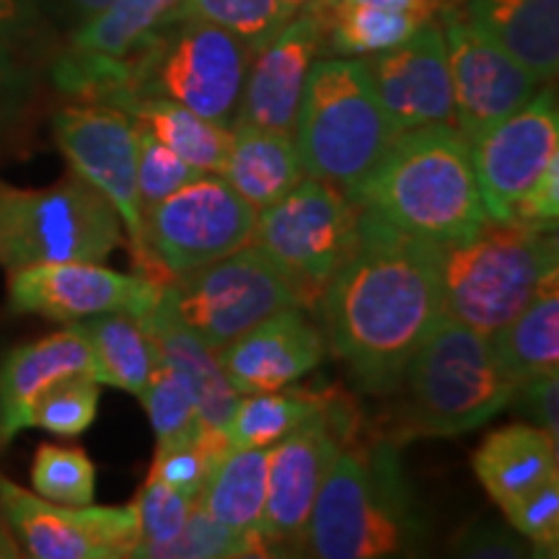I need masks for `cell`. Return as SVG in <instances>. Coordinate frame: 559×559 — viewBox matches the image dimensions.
Instances as JSON below:
<instances>
[{"mask_svg": "<svg viewBox=\"0 0 559 559\" xmlns=\"http://www.w3.org/2000/svg\"><path fill=\"white\" fill-rule=\"evenodd\" d=\"M326 347L366 394H394L417 347L445 319L438 257L358 207L353 249L317 304Z\"/></svg>", "mask_w": 559, "mask_h": 559, "instance_id": "cell-1", "label": "cell"}, {"mask_svg": "<svg viewBox=\"0 0 559 559\" xmlns=\"http://www.w3.org/2000/svg\"><path fill=\"white\" fill-rule=\"evenodd\" d=\"M347 198L355 207L432 247L469 241L489 223L472 145L451 122L400 132Z\"/></svg>", "mask_w": 559, "mask_h": 559, "instance_id": "cell-2", "label": "cell"}, {"mask_svg": "<svg viewBox=\"0 0 559 559\" xmlns=\"http://www.w3.org/2000/svg\"><path fill=\"white\" fill-rule=\"evenodd\" d=\"M430 515L412 487L396 440H349L313 502L306 557H417L430 544Z\"/></svg>", "mask_w": 559, "mask_h": 559, "instance_id": "cell-3", "label": "cell"}, {"mask_svg": "<svg viewBox=\"0 0 559 559\" xmlns=\"http://www.w3.org/2000/svg\"><path fill=\"white\" fill-rule=\"evenodd\" d=\"M400 130L376 94L362 58H319L306 79L293 128L298 156L309 177L349 194Z\"/></svg>", "mask_w": 559, "mask_h": 559, "instance_id": "cell-4", "label": "cell"}, {"mask_svg": "<svg viewBox=\"0 0 559 559\" xmlns=\"http://www.w3.org/2000/svg\"><path fill=\"white\" fill-rule=\"evenodd\" d=\"M402 430L412 438H453L477 430L513 402L515 386L485 334L445 317L404 368Z\"/></svg>", "mask_w": 559, "mask_h": 559, "instance_id": "cell-5", "label": "cell"}, {"mask_svg": "<svg viewBox=\"0 0 559 559\" xmlns=\"http://www.w3.org/2000/svg\"><path fill=\"white\" fill-rule=\"evenodd\" d=\"M445 317L469 330L495 334L549 280L559 251L549 230L487 223L469 241L436 247Z\"/></svg>", "mask_w": 559, "mask_h": 559, "instance_id": "cell-6", "label": "cell"}, {"mask_svg": "<svg viewBox=\"0 0 559 559\" xmlns=\"http://www.w3.org/2000/svg\"><path fill=\"white\" fill-rule=\"evenodd\" d=\"M122 241L117 210L73 171L52 187L0 179V267L104 262Z\"/></svg>", "mask_w": 559, "mask_h": 559, "instance_id": "cell-7", "label": "cell"}, {"mask_svg": "<svg viewBox=\"0 0 559 559\" xmlns=\"http://www.w3.org/2000/svg\"><path fill=\"white\" fill-rule=\"evenodd\" d=\"M251 50L239 37L205 21H174L130 55V96H160L230 128L239 111Z\"/></svg>", "mask_w": 559, "mask_h": 559, "instance_id": "cell-8", "label": "cell"}, {"mask_svg": "<svg viewBox=\"0 0 559 559\" xmlns=\"http://www.w3.org/2000/svg\"><path fill=\"white\" fill-rule=\"evenodd\" d=\"M174 311L218 353L272 313L313 309L304 283L257 241L166 285Z\"/></svg>", "mask_w": 559, "mask_h": 559, "instance_id": "cell-9", "label": "cell"}, {"mask_svg": "<svg viewBox=\"0 0 559 559\" xmlns=\"http://www.w3.org/2000/svg\"><path fill=\"white\" fill-rule=\"evenodd\" d=\"M251 207L221 174H202L143 213L138 275L169 285L254 239Z\"/></svg>", "mask_w": 559, "mask_h": 559, "instance_id": "cell-10", "label": "cell"}, {"mask_svg": "<svg viewBox=\"0 0 559 559\" xmlns=\"http://www.w3.org/2000/svg\"><path fill=\"white\" fill-rule=\"evenodd\" d=\"M349 404L326 394L309 419L272 445L260 539L267 557H306L313 502L337 453L358 430Z\"/></svg>", "mask_w": 559, "mask_h": 559, "instance_id": "cell-11", "label": "cell"}, {"mask_svg": "<svg viewBox=\"0 0 559 559\" xmlns=\"http://www.w3.org/2000/svg\"><path fill=\"white\" fill-rule=\"evenodd\" d=\"M358 230V207L330 181L304 177L272 205L257 210L254 239L309 290L317 309L321 290L337 272Z\"/></svg>", "mask_w": 559, "mask_h": 559, "instance_id": "cell-12", "label": "cell"}, {"mask_svg": "<svg viewBox=\"0 0 559 559\" xmlns=\"http://www.w3.org/2000/svg\"><path fill=\"white\" fill-rule=\"evenodd\" d=\"M52 135L70 171L117 210L138 267L143 260V205L138 194L135 120L111 104L75 102L52 117Z\"/></svg>", "mask_w": 559, "mask_h": 559, "instance_id": "cell-13", "label": "cell"}, {"mask_svg": "<svg viewBox=\"0 0 559 559\" xmlns=\"http://www.w3.org/2000/svg\"><path fill=\"white\" fill-rule=\"evenodd\" d=\"M0 513L34 559H124L138 547L132 506H60L0 474Z\"/></svg>", "mask_w": 559, "mask_h": 559, "instance_id": "cell-14", "label": "cell"}, {"mask_svg": "<svg viewBox=\"0 0 559 559\" xmlns=\"http://www.w3.org/2000/svg\"><path fill=\"white\" fill-rule=\"evenodd\" d=\"M472 164L489 223L510 226L513 210L559 158V109L547 83L519 111L472 140Z\"/></svg>", "mask_w": 559, "mask_h": 559, "instance_id": "cell-15", "label": "cell"}, {"mask_svg": "<svg viewBox=\"0 0 559 559\" xmlns=\"http://www.w3.org/2000/svg\"><path fill=\"white\" fill-rule=\"evenodd\" d=\"M166 285L104 267V262H50L9 270V309L73 324L99 313L143 319Z\"/></svg>", "mask_w": 559, "mask_h": 559, "instance_id": "cell-16", "label": "cell"}, {"mask_svg": "<svg viewBox=\"0 0 559 559\" xmlns=\"http://www.w3.org/2000/svg\"><path fill=\"white\" fill-rule=\"evenodd\" d=\"M453 88V124L466 140L519 111L544 86L526 66L481 34L451 3L440 11Z\"/></svg>", "mask_w": 559, "mask_h": 559, "instance_id": "cell-17", "label": "cell"}, {"mask_svg": "<svg viewBox=\"0 0 559 559\" xmlns=\"http://www.w3.org/2000/svg\"><path fill=\"white\" fill-rule=\"evenodd\" d=\"M326 41V3L300 9L288 24L251 55L236 122L290 132L311 66Z\"/></svg>", "mask_w": 559, "mask_h": 559, "instance_id": "cell-18", "label": "cell"}, {"mask_svg": "<svg viewBox=\"0 0 559 559\" xmlns=\"http://www.w3.org/2000/svg\"><path fill=\"white\" fill-rule=\"evenodd\" d=\"M362 60L396 130L436 122L453 124L449 52L438 19L419 26L402 45Z\"/></svg>", "mask_w": 559, "mask_h": 559, "instance_id": "cell-19", "label": "cell"}, {"mask_svg": "<svg viewBox=\"0 0 559 559\" xmlns=\"http://www.w3.org/2000/svg\"><path fill=\"white\" fill-rule=\"evenodd\" d=\"M326 355L324 330L306 309L272 313L218 349V362L239 396L277 391L309 376Z\"/></svg>", "mask_w": 559, "mask_h": 559, "instance_id": "cell-20", "label": "cell"}, {"mask_svg": "<svg viewBox=\"0 0 559 559\" xmlns=\"http://www.w3.org/2000/svg\"><path fill=\"white\" fill-rule=\"evenodd\" d=\"M79 373L96 379L94 353L75 321L66 330L11 349L0 366V445L29 428L32 407L41 391Z\"/></svg>", "mask_w": 559, "mask_h": 559, "instance_id": "cell-21", "label": "cell"}, {"mask_svg": "<svg viewBox=\"0 0 559 559\" xmlns=\"http://www.w3.org/2000/svg\"><path fill=\"white\" fill-rule=\"evenodd\" d=\"M143 330L156 345L158 360L169 366L174 373L190 389L194 407H198L200 423L207 432H223L234 412L239 394L230 386L226 373H223L218 353H213L198 334H194L179 313L174 311L169 296H164L156 304V309L138 319Z\"/></svg>", "mask_w": 559, "mask_h": 559, "instance_id": "cell-22", "label": "cell"}, {"mask_svg": "<svg viewBox=\"0 0 559 559\" xmlns=\"http://www.w3.org/2000/svg\"><path fill=\"white\" fill-rule=\"evenodd\" d=\"M557 443L547 430L531 423L492 430L474 451V474L502 513L523 495L559 474Z\"/></svg>", "mask_w": 559, "mask_h": 559, "instance_id": "cell-23", "label": "cell"}, {"mask_svg": "<svg viewBox=\"0 0 559 559\" xmlns=\"http://www.w3.org/2000/svg\"><path fill=\"white\" fill-rule=\"evenodd\" d=\"M464 16L536 79H557L559 0H466Z\"/></svg>", "mask_w": 559, "mask_h": 559, "instance_id": "cell-24", "label": "cell"}, {"mask_svg": "<svg viewBox=\"0 0 559 559\" xmlns=\"http://www.w3.org/2000/svg\"><path fill=\"white\" fill-rule=\"evenodd\" d=\"M221 177L251 207L262 210L285 198L309 174L290 132L236 122L230 124V145Z\"/></svg>", "mask_w": 559, "mask_h": 559, "instance_id": "cell-25", "label": "cell"}, {"mask_svg": "<svg viewBox=\"0 0 559 559\" xmlns=\"http://www.w3.org/2000/svg\"><path fill=\"white\" fill-rule=\"evenodd\" d=\"M489 345L500 370L515 389L534 376L559 370L557 280H549L502 330L489 334Z\"/></svg>", "mask_w": 559, "mask_h": 559, "instance_id": "cell-26", "label": "cell"}, {"mask_svg": "<svg viewBox=\"0 0 559 559\" xmlns=\"http://www.w3.org/2000/svg\"><path fill=\"white\" fill-rule=\"evenodd\" d=\"M270 451L228 445L210 466L205 485L194 502L215 521L243 534L260 536L262 510L267 500Z\"/></svg>", "mask_w": 559, "mask_h": 559, "instance_id": "cell-27", "label": "cell"}, {"mask_svg": "<svg viewBox=\"0 0 559 559\" xmlns=\"http://www.w3.org/2000/svg\"><path fill=\"white\" fill-rule=\"evenodd\" d=\"M83 337L88 340L96 362V381L102 386H115L132 396L143 394L153 368L158 366V353L143 324L130 313H99L83 321Z\"/></svg>", "mask_w": 559, "mask_h": 559, "instance_id": "cell-28", "label": "cell"}, {"mask_svg": "<svg viewBox=\"0 0 559 559\" xmlns=\"http://www.w3.org/2000/svg\"><path fill=\"white\" fill-rule=\"evenodd\" d=\"M128 115L187 164L198 166L205 174L223 171L230 145V128L226 124L194 115L192 109L171 99H160V96L135 102Z\"/></svg>", "mask_w": 559, "mask_h": 559, "instance_id": "cell-29", "label": "cell"}, {"mask_svg": "<svg viewBox=\"0 0 559 559\" xmlns=\"http://www.w3.org/2000/svg\"><path fill=\"white\" fill-rule=\"evenodd\" d=\"M181 0H109L102 11L81 21L70 39V50L102 55V58H130L166 26Z\"/></svg>", "mask_w": 559, "mask_h": 559, "instance_id": "cell-30", "label": "cell"}, {"mask_svg": "<svg viewBox=\"0 0 559 559\" xmlns=\"http://www.w3.org/2000/svg\"><path fill=\"white\" fill-rule=\"evenodd\" d=\"M324 400V391L290 386L243 394L230 412L223 436L234 449H272L309 419Z\"/></svg>", "mask_w": 559, "mask_h": 559, "instance_id": "cell-31", "label": "cell"}, {"mask_svg": "<svg viewBox=\"0 0 559 559\" xmlns=\"http://www.w3.org/2000/svg\"><path fill=\"white\" fill-rule=\"evenodd\" d=\"M423 24L428 21L415 13L326 0L324 50L334 58H370L407 41Z\"/></svg>", "mask_w": 559, "mask_h": 559, "instance_id": "cell-32", "label": "cell"}, {"mask_svg": "<svg viewBox=\"0 0 559 559\" xmlns=\"http://www.w3.org/2000/svg\"><path fill=\"white\" fill-rule=\"evenodd\" d=\"M296 16L283 0H181L174 21H205L239 37L254 55Z\"/></svg>", "mask_w": 559, "mask_h": 559, "instance_id": "cell-33", "label": "cell"}, {"mask_svg": "<svg viewBox=\"0 0 559 559\" xmlns=\"http://www.w3.org/2000/svg\"><path fill=\"white\" fill-rule=\"evenodd\" d=\"M267 557L260 536L243 534L207 515L198 502L190 510L185 528L169 544L151 549L145 559H247Z\"/></svg>", "mask_w": 559, "mask_h": 559, "instance_id": "cell-34", "label": "cell"}, {"mask_svg": "<svg viewBox=\"0 0 559 559\" xmlns=\"http://www.w3.org/2000/svg\"><path fill=\"white\" fill-rule=\"evenodd\" d=\"M32 489L60 506H91L96 495V466L83 449L41 443L32 461Z\"/></svg>", "mask_w": 559, "mask_h": 559, "instance_id": "cell-35", "label": "cell"}, {"mask_svg": "<svg viewBox=\"0 0 559 559\" xmlns=\"http://www.w3.org/2000/svg\"><path fill=\"white\" fill-rule=\"evenodd\" d=\"M140 400H143V407L151 417L158 449L185 443V440H194L205 432L187 383L160 360L158 366L153 368Z\"/></svg>", "mask_w": 559, "mask_h": 559, "instance_id": "cell-36", "label": "cell"}, {"mask_svg": "<svg viewBox=\"0 0 559 559\" xmlns=\"http://www.w3.org/2000/svg\"><path fill=\"white\" fill-rule=\"evenodd\" d=\"M102 383L88 373L68 376L45 389L34 402L29 428H39L62 438H75L86 432L99 415Z\"/></svg>", "mask_w": 559, "mask_h": 559, "instance_id": "cell-37", "label": "cell"}, {"mask_svg": "<svg viewBox=\"0 0 559 559\" xmlns=\"http://www.w3.org/2000/svg\"><path fill=\"white\" fill-rule=\"evenodd\" d=\"M228 449V440L223 432H202L200 438L185 440V443L156 449L148 479L171 487L174 492L185 495L192 502L198 500L202 485H205L210 466L215 459Z\"/></svg>", "mask_w": 559, "mask_h": 559, "instance_id": "cell-38", "label": "cell"}, {"mask_svg": "<svg viewBox=\"0 0 559 559\" xmlns=\"http://www.w3.org/2000/svg\"><path fill=\"white\" fill-rule=\"evenodd\" d=\"M132 508L138 515V547L132 557L145 559L151 549L169 544L185 528L194 502L156 479H145Z\"/></svg>", "mask_w": 559, "mask_h": 559, "instance_id": "cell-39", "label": "cell"}, {"mask_svg": "<svg viewBox=\"0 0 559 559\" xmlns=\"http://www.w3.org/2000/svg\"><path fill=\"white\" fill-rule=\"evenodd\" d=\"M202 174L205 171L187 164L171 148H166L153 132L138 124V194L143 213L156 202L181 190L185 185H190V181L200 179Z\"/></svg>", "mask_w": 559, "mask_h": 559, "instance_id": "cell-40", "label": "cell"}, {"mask_svg": "<svg viewBox=\"0 0 559 559\" xmlns=\"http://www.w3.org/2000/svg\"><path fill=\"white\" fill-rule=\"evenodd\" d=\"M502 515L528 542L531 557L555 559L559 555V474L523 495Z\"/></svg>", "mask_w": 559, "mask_h": 559, "instance_id": "cell-41", "label": "cell"}, {"mask_svg": "<svg viewBox=\"0 0 559 559\" xmlns=\"http://www.w3.org/2000/svg\"><path fill=\"white\" fill-rule=\"evenodd\" d=\"M453 557L466 559H523L531 557V547L523 536L498 519H474L456 531L449 544Z\"/></svg>", "mask_w": 559, "mask_h": 559, "instance_id": "cell-42", "label": "cell"}, {"mask_svg": "<svg viewBox=\"0 0 559 559\" xmlns=\"http://www.w3.org/2000/svg\"><path fill=\"white\" fill-rule=\"evenodd\" d=\"M559 218V158L551 160L547 171L534 181V187L526 192V198L513 210L510 226H521L531 230H557Z\"/></svg>", "mask_w": 559, "mask_h": 559, "instance_id": "cell-43", "label": "cell"}, {"mask_svg": "<svg viewBox=\"0 0 559 559\" xmlns=\"http://www.w3.org/2000/svg\"><path fill=\"white\" fill-rule=\"evenodd\" d=\"M513 404L521 415L528 417L531 425L547 430L551 438L559 440V376L542 373L523 381L513 394Z\"/></svg>", "mask_w": 559, "mask_h": 559, "instance_id": "cell-44", "label": "cell"}, {"mask_svg": "<svg viewBox=\"0 0 559 559\" xmlns=\"http://www.w3.org/2000/svg\"><path fill=\"white\" fill-rule=\"evenodd\" d=\"M26 96V70L16 58V47L0 39V138L11 128Z\"/></svg>", "mask_w": 559, "mask_h": 559, "instance_id": "cell-45", "label": "cell"}, {"mask_svg": "<svg viewBox=\"0 0 559 559\" xmlns=\"http://www.w3.org/2000/svg\"><path fill=\"white\" fill-rule=\"evenodd\" d=\"M41 29L34 0H0V39L5 45H29Z\"/></svg>", "mask_w": 559, "mask_h": 559, "instance_id": "cell-46", "label": "cell"}, {"mask_svg": "<svg viewBox=\"0 0 559 559\" xmlns=\"http://www.w3.org/2000/svg\"><path fill=\"white\" fill-rule=\"evenodd\" d=\"M345 3H360V5H373V9H386V11H404L415 13V16L432 21L440 16V11L449 5V0H345Z\"/></svg>", "mask_w": 559, "mask_h": 559, "instance_id": "cell-47", "label": "cell"}, {"mask_svg": "<svg viewBox=\"0 0 559 559\" xmlns=\"http://www.w3.org/2000/svg\"><path fill=\"white\" fill-rule=\"evenodd\" d=\"M58 3L66 11L73 13V19L81 24V21H86L88 16H94L96 11H102L104 5L109 3V0H58Z\"/></svg>", "mask_w": 559, "mask_h": 559, "instance_id": "cell-48", "label": "cell"}, {"mask_svg": "<svg viewBox=\"0 0 559 559\" xmlns=\"http://www.w3.org/2000/svg\"><path fill=\"white\" fill-rule=\"evenodd\" d=\"M16 557H24V551H21L9 521H5V515L0 513V559H16Z\"/></svg>", "mask_w": 559, "mask_h": 559, "instance_id": "cell-49", "label": "cell"}, {"mask_svg": "<svg viewBox=\"0 0 559 559\" xmlns=\"http://www.w3.org/2000/svg\"><path fill=\"white\" fill-rule=\"evenodd\" d=\"M285 5H288L290 11H300V9H309V5H317V3H326V0H283Z\"/></svg>", "mask_w": 559, "mask_h": 559, "instance_id": "cell-50", "label": "cell"}, {"mask_svg": "<svg viewBox=\"0 0 559 559\" xmlns=\"http://www.w3.org/2000/svg\"><path fill=\"white\" fill-rule=\"evenodd\" d=\"M449 3H459V0H449Z\"/></svg>", "mask_w": 559, "mask_h": 559, "instance_id": "cell-51", "label": "cell"}]
</instances>
